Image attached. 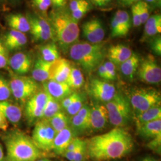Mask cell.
Here are the masks:
<instances>
[{
    "mask_svg": "<svg viewBox=\"0 0 161 161\" xmlns=\"http://www.w3.org/2000/svg\"><path fill=\"white\" fill-rule=\"evenodd\" d=\"M51 1V4L52 6L54 7L58 8H60V3L58 0H50Z\"/></svg>",
    "mask_w": 161,
    "mask_h": 161,
    "instance_id": "cell-52",
    "label": "cell"
},
{
    "mask_svg": "<svg viewBox=\"0 0 161 161\" xmlns=\"http://www.w3.org/2000/svg\"><path fill=\"white\" fill-rule=\"evenodd\" d=\"M112 0H91L92 4L97 7H104L108 5Z\"/></svg>",
    "mask_w": 161,
    "mask_h": 161,
    "instance_id": "cell-50",
    "label": "cell"
},
{
    "mask_svg": "<svg viewBox=\"0 0 161 161\" xmlns=\"http://www.w3.org/2000/svg\"><path fill=\"white\" fill-rule=\"evenodd\" d=\"M6 23L12 30L22 33L29 32L30 25L28 18L20 13H13L6 17Z\"/></svg>",
    "mask_w": 161,
    "mask_h": 161,
    "instance_id": "cell-24",
    "label": "cell"
},
{
    "mask_svg": "<svg viewBox=\"0 0 161 161\" xmlns=\"http://www.w3.org/2000/svg\"><path fill=\"white\" fill-rule=\"evenodd\" d=\"M89 92L96 100L104 104L112 100L116 93L114 84L98 79L90 81Z\"/></svg>",
    "mask_w": 161,
    "mask_h": 161,
    "instance_id": "cell-12",
    "label": "cell"
},
{
    "mask_svg": "<svg viewBox=\"0 0 161 161\" xmlns=\"http://www.w3.org/2000/svg\"><path fill=\"white\" fill-rule=\"evenodd\" d=\"M8 127V122L6 117L0 112V130L6 131Z\"/></svg>",
    "mask_w": 161,
    "mask_h": 161,
    "instance_id": "cell-49",
    "label": "cell"
},
{
    "mask_svg": "<svg viewBox=\"0 0 161 161\" xmlns=\"http://www.w3.org/2000/svg\"><path fill=\"white\" fill-rule=\"evenodd\" d=\"M74 152V161H85L86 153V141L82 140L80 142V144L78 147L73 151Z\"/></svg>",
    "mask_w": 161,
    "mask_h": 161,
    "instance_id": "cell-36",
    "label": "cell"
},
{
    "mask_svg": "<svg viewBox=\"0 0 161 161\" xmlns=\"http://www.w3.org/2000/svg\"><path fill=\"white\" fill-rule=\"evenodd\" d=\"M103 64L106 70L109 80H115L116 78V72L115 64L109 60L104 62Z\"/></svg>",
    "mask_w": 161,
    "mask_h": 161,
    "instance_id": "cell-43",
    "label": "cell"
},
{
    "mask_svg": "<svg viewBox=\"0 0 161 161\" xmlns=\"http://www.w3.org/2000/svg\"><path fill=\"white\" fill-rule=\"evenodd\" d=\"M84 37L92 44H98L103 41L105 31L102 21L97 18L86 22L82 26Z\"/></svg>",
    "mask_w": 161,
    "mask_h": 161,
    "instance_id": "cell-14",
    "label": "cell"
},
{
    "mask_svg": "<svg viewBox=\"0 0 161 161\" xmlns=\"http://www.w3.org/2000/svg\"><path fill=\"white\" fill-rule=\"evenodd\" d=\"M6 161H14V160H11V159H7V160Z\"/></svg>",
    "mask_w": 161,
    "mask_h": 161,
    "instance_id": "cell-58",
    "label": "cell"
},
{
    "mask_svg": "<svg viewBox=\"0 0 161 161\" xmlns=\"http://www.w3.org/2000/svg\"><path fill=\"white\" fill-rule=\"evenodd\" d=\"M0 161H4V152L1 145L0 144Z\"/></svg>",
    "mask_w": 161,
    "mask_h": 161,
    "instance_id": "cell-53",
    "label": "cell"
},
{
    "mask_svg": "<svg viewBox=\"0 0 161 161\" xmlns=\"http://www.w3.org/2000/svg\"><path fill=\"white\" fill-rule=\"evenodd\" d=\"M8 52L3 41L0 40V69L6 68L8 65L9 58Z\"/></svg>",
    "mask_w": 161,
    "mask_h": 161,
    "instance_id": "cell-37",
    "label": "cell"
},
{
    "mask_svg": "<svg viewBox=\"0 0 161 161\" xmlns=\"http://www.w3.org/2000/svg\"><path fill=\"white\" fill-rule=\"evenodd\" d=\"M51 160H50V159H46V158H42V159H38L36 161H50Z\"/></svg>",
    "mask_w": 161,
    "mask_h": 161,
    "instance_id": "cell-56",
    "label": "cell"
},
{
    "mask_svg": "<svg viewBox=\"0 0 161 161\" xmlns=\"http://www.w3.org/2000/svg\"><path fill=\"white\" fill-rule=\"evenodd\" d=\"M90 10L91 6L89 4L86 6H82L74 12L70 13V14L75 21L78 22V21H80L82 17H84Z\"/></svg>",
    "mask_w": 161,
    "mask_h": 161,
    "instance_id": "cell-40",
    "label": "cell"
},
{
    "mask_svg": "<svg viewBox=\"0 0 161 161\" xmlns=\"http://www.w3.org/2000/svg\"><path fill=\"white\" fill-rule=\"evenodd\" d=\"M85 82L84 75L79 69L71 67L69 76L66 83L73 90L80 89L84 86Z\"/></svg>",
    "mask_w": 161,
    "mask_h": 161,
    "instance_id": "cell-30",
    "label": "cell"
},
{
    "mask_svg": "<svg viewBox=\"0 0 161 161\" xmlns=\"http://www.w3.org/2000/svg\"><path fill=\"white\" fill-rule=\"evenodd\" d=\"M104 104L111 124L115 127L124 128L130 124L133 115L132 108L127 97L116 92L113 98Z\"/></svg>",
    "mask_w": 161,
    "mask_h": 161,
    "instance_id": "cell-5",
    "label": "cell"
},
{
    "mask_svg": "<svg viewBox=\"0 0 161 161\" xmlns=\"http://www.w3.org/2000/svg\"><path fill=\"white\" fill-rule=\"evenodd\" d=\"M26 17L29 21V31L34 42H46L53 38L50 23L44 18L31 14H28Z\"/></svg>",
    "mask_w": 161,
    "mask_h": 161,
    "instance_id": "cell-10",
    "label": "cell"
},
{
    "mask_svg": "<svg viewBox=\"0 0 161 161\" xmlns=\"http://www.w3.org/2000/svg\"><path fill=\"white\" fill-rule=\"evenodd\" d=\"M144 1L150 7L155 8L161 6V0H144Z\"/></svg>",
    "mask_w": 161,
    "mask_h": 161,
    "instance_id": "cell-51",
    "label": "cell"
},
{
    "mask_svg": "<svg viewBox=\"0 0 161 161\" xmlns=\"http://www.w3.org/2000/svg\"><path fill=\"white\" fill-rule=\"evenodd\" d=\"M11 96L10 82L3 76L0 75V102L7 101Z\"/></svg>",
    "mask_w": 161,
    "mask_h": 161,
    "instance_id": "cell-35",
    "label": "cell"
},
{
    "mask_svg": "<svg viewBox=\"0 0 161 161\" xmlns=\"http://www.w3.org/2000/svg\"><path fill=\"white\" fill-rule=\"evenodd\" d=\"M50 20L53 36L60 48L64 53L68 52L79 38L80 31L78 22L72 17L70 12L64 8L51 12Z\"/></svg>",
    "mask_w": 161,
    "mask_h": 161,
    "instance_id": "cell-2",
    "label": "cell"
},
{
    "mask_svg": "<svg viewBox=\"0 0 161 161\" xmlns=\"http://www.w3.org/2000/svg\"><path fill=\"white\" fill-rule=\"evenodd\" d=\"M131 49L124 44H116L107 50L106 57L108 60L116 65H120L132 55Z\"/></svg>",
    "mask_w": 161,
    "mask_h": 161,
    "instance_id": "cell-21",
    "label": "cell"
},
{
    "mask_svg": "<svg viewBox=\"0 0 161 161\" xmlns=\"http://www.w3.org/2000/svg\"><path fill=\"white\" fill-rule=\"evenodd\" d=\"M142 161H158L157 160H155V159L151 158H144V159Z\"/></svg>",
    "mask_w": 161,
    "mask_h": 161,
    "instance_id": "cell-55",
    "label": "cell"
},
{
    "mask_svg": "<svg viewBox=\"0 0 161 161\" xmlns=\"http://www.w3.org/2000/svg\"><path fill=\"white\" fill-rule=\"evenodd\" d=\"M71 66L65 58H60L52 62L50 70L48 80L59 82H66L70 73Z\"/></svg>",
    "mask_w": 161,
    "mask_h": 161,
    "instance_id": "cell-17",
    "label": "cell"
},
{
    "mask_svg": "<svg viewBox=\"0 0 161 161\" xmlns=\"http://www.w3.org/2000/svg\"><path fill=\"white\" fill-rule=\"evenodd\" d=\"M69 56L82 68L91 73L102 64L106 57V42L92 44L87 42H77L70 47Z\"/></svg>",
    "mask_w": 161,
    "mask_h": 161,
    "instance_id": "cell-4",
    "label": "cell"
},
{
    "mask_svg": "<svg viewBox=\"0 0 161 161\" xmlns=\"http://www.w3.org/2000/svg\"><path fill=\"white\" fill-rule=\"evenodd\" d=\"M136 126L161 119V106H158L143 112L136 114L134 117Z\"/></svg>",
    "mask_w": 161,
    "mask_h": 161,
    "instance_id": "cell-28",
    "label": "cell"
},
{
    "mask_svg": "<svg viewBox=\"0 0 161 161\" xmlns=\"http://www.w3.org/2000/svg\"><path fill=\"white\" fill-rule=\"evenodd\" d=\"M2 41L8 51H16L25 46L28 39L25 34L11 29L6 32Z\"/></svg>",
    "mask_w": 161,
    "mask_h": 161,
    "instance_id": "cell-20",
    "label": "cell"
},
{
    "mask_svg": "<svg viewBox=\"0 0 161 161\" xmlns=\"http://www.w3.org/2000/svg\"><path fill=\"white\" fill-rule=\"evenodd\" d=\"M61 110L62 107L60 102L52 97L47 94V100L42 118L48 120Z\"/></svg>",
    "mask_w": 161,
    "mask_h": 161,
    "instance_id": "cell-32",
    "label": "cell"
},
{
    "mask_svg": "<svg viewBox=\"0 0 161 161\" xmlns=\"http://www.w3.org/2000/svg\"><path fill=\"white\" fill-rule=\"evenodd\" d=\"M8 2H10V3H16L18 0H7Z\"/></svg>",
    "mask_w": 161,
    "mask_h": 161,
    "instance_id": "cell-57",
    "label": "cell"
},
{
    "mask_svg": "<svg viewBox=\"0 0 161 161\" xmlns=\"http://www.w3.org/2000/svg\"><path fill=\"white\" fill-rule=\"evenodd\" d=\"M131 25L132 20L129 13L125 10H118L111 20L110 36L114 38L125 36Z\"/></svg>",
    "mask_w": 161,
    "mask_h": 161,
    "instance_id": "cell-13",
    "label": "cell"
},
{
    "mask_svg": "<svg viewBox=\"0 0 161 161\" xmlns=\"http://www.w3.org/2000/svg\"><path fill=\"white\" fill-rule=\"evenodd\" d=\"M40 52V58L47 62L52 63L61 58L58 46L55 42H50L42 46Z\"/></svg>",
    "mask_w": 161,
    "mask_h": 161,
    "instance_id": "cell-29",
    "label": "cell"
},
{
    "mask_svg": "<svg viewBox=\"0 0 161 161\" xmlns=\"http://www.w3.org/2000/svg\"><path fill=\"white\" fill-rule=\"evenodd\" d=\"M90 130L97 132L108 125L109 116L104 104L96 103L90 106Z\"/></svg>",
    "mask_w": 161,
    "mask_h": 161,
    "instance_id": "cell-15",
    "label": "cell"
},
{
    "mask_svg": "<svg viewBox=\"0 0 161 161\" xmlns=\"http://www.w3.org/2000/svg\"><path fill=\"white\" fill-rule=\"evenodd\" d=\"M32 4L35 8L43 13H46L52 6L50 0H32Z\"/></svg>",
    "mask_w": 161,
    "mask_h": 161,
    "instance_id": "cell-41",
    "label": "cell"
},
{
    "mask_svg": "<svg viewBox=\"0 0 161 161\" xmlns=\"http://www.w3.org/2000/svg\"><path fill=\"white\" fill-rule=\"evenodd\" d=\"M90 3L86 0H70L69 3V12H74L82 6H86Z\"/></svg>",
    "mask_w": 161,
    "mask_h": 161,
    "instance_id": "cell-45",
    "label": "cell"
},
{
    "mask_svg": "<svg viewBox=\"0 0 161 161\" xmlns=\"http://www.w3.org/2000/svg\"><path fill=\"white\" fill-rule=\"evenodd\" d=\"M75 138V132L67 127L58 132L54 139L53 150L58 155H63L70 142Z\"/></svg>",
    "mask_w": 161,
    "mask_h": 161,
    "instance_id": "cell-19",
    "label": "cell"
},
{
    "mask_svg": "<svg viewBox=\"0 0 161 161\" xmlns=\"http://www.w3.org/2000/svg\"><path fill=\"white\" fill-rule=\"evenodd\" d=\"M140 136L143 138L153 139L161 135V119L145 123L137 127Z\"/></svg>",
    "mask_w": 161,
    "mask_h": 161,
    "instance_id": "cell-26",
    "label": "cell"
},
{
    "mask_svg": "<svg viewBox=\"0 0 161 161\" xmlns=\"http://www.w3.org/2000/svg\"><path fill=\"white\" fill-rule=\"evenodd\" d=\"M148 148L152 150L153 152L160 153L161 147V135L152 139V140L147 144Z\"/></svg>",
    "mask_w": 161,
    "mask_h": 161,
    "instance_id": "cell-44",
    "label": "cell"
},
{
    "mask_svg": "<svg viewBox=\"0 0 161 161\" xmlns=\"http://www.w3.org/2000/svg\"><path fill=\"white\" fill-rule=\"evenodd\" d=\"M47 100V94L44 90H40L25 103V115L29 124L42 118Z\"/></svg>",
    "mask_w": 161,
    "mask_h": 161,
    "instance_id": "cell-9",
    "label": "cell"
},
{
    "mask_svg": "<svg viewBox=\"0 0 161 161\" xmlns=\"http://www.w3.org/2000/svg\"><path fill=\"white\" fill-rule=\"evenodd\" d=\"M144 24V34L142 38L143 41L150 40L161 34V15L160 14L150 16Z\"/></svg>",
    "mask_w": 161,
    "mask_h": 161,
    "instance_id": "cell-23",
    "label": "cell"
},
{
    "mask_svg": "<svg viewBox=\"0 0 161 161\" xmlns=\"http://www.w3.org/2000/svg\"><path fill=\"white\" fill-rule=\"evenodd\" d=\"M77 94H78V92H73L68 97L64 98L62 100H61L60 104H61L62 109H64V110L66 109L71 104V103L74 100Z\"/></svg>",
    "mask_w": 161,
    "mask_h": 161,
    "instance_id": "cell-46",
    "label": "cell"
},
{
    "mask_svg": "<svg viewBox=\"0 0 161 161\" xmlns=\"http://www.w3.org/2000/svg\"><path fill=\"white\" fill-rule=\"evenodd\" d=\"M70 127L75 132V134L77 133H82L90 130V123L76 114L71 116L70 119Z\"/></svg>",
    "mask_w": 161,
    "mask_h": 161,
    "instance_id": "cell-33",
    "label": "cell"
},
{
    "mask_svg": "<svg viewBox=\"0 0 161 161\" xmlns=\"http://www.w3.org/2000/svg\"><path fill=\"white\" fill-rule=\"evenodd\" d=\"M132 13V23L134 27H138L142 25L141 16L139 11L138 3L131 6Z\"/></svg>",
    "mask_w": 161,
    "mask_h": 161,
    "instance_id": "cell-42",
    "label": "cell"
},
{
    "mask_svg": "<svg viewBox=\"0 0 161 161\" xmlns=\"http://www.w3.org/2000/svg\"><path fill=\"white\" fill-rule=\"evenodd\" d=\"M140 63V59L138 54L132 53L130 58L120 64L121 73L130 80H132L137 72Z\"/></svg>",
    "mask_w": 161,
    "mask_h": 161,
    "instance_id": "cell-27",
    "label": "cell"
},
{
    "mask_svg": "<svg viewBox=\"0 0 161 161\" xmlns=\"http://www.w3.org/2000/svg\"><path fill=\"white\" fill-rule=\"evenodd\" d=\"M138 7L141 16L142 25H143L150 17V7L143 1L138 2Z\"/></svg>",
    "mask_w": 161,
    "mask_h": 161,
    "instance_id": "cell-38",
    "label": "cell"
},
{
    "mask_svg": "<svg viewBox=\"0 0 161 161\" xmlns=\"http://www.w3.org/2000/svg\"><path fill=\"white\" fill-rule=\"evenodd\" d=\"M136 114L161 106V93L156 89L137 88L131 91L127 97Z\"/></svg>",
    "mask_w": 161,
    "mask_h": 161,
    "instance_id": "cell-6",
    "label": "cell"
},
{
    "mask_svg": "<svg viewBox=\"0 0 161 161\" xmlns=\"http://www.w3.org/2000/svg\"><path fill=\"white\" fill-rule=\"evenodd\" d=\"M98 74L99 76L105 80H108V75L107 74L106 70L105 69L104 66L103 64H102L98 67Z\"/></svg>",
    "mask_w": 161,
    "mask_h": 161,
    "instance_id": "cell-48",
    "label": "cell"
},
{
    "mask_svg": "<svg viewBox=\"0 0 161 161\" xmlns=\"http://www.w3.org/2000/svg\"><path fill=\"white\" fill-rule=\"evenodd\" d=\"M118 4L124 7H131L132 5L137 3L138 2L142 1V0H116Z\"/></svg>",
    "mask_w": 161,
    "mask_h": 161,
    "instance_id": "cell-47",
    "label": "cell"
},
{
    "mask_svg": "<svg viewBox=\"0 0 161 161\" xmlns=\"http://www.w3.org/2000/svg\"><path fill=\"white\" fill-rule=\"evenodd\" d=\"M150 47L153 52L157 56L161 55V35H156L150 39Z\"/></svg>",
    "mask_w": 161,
    "mask_h": 161,
    "instance_id": "cell-39",
    "label": "cell"
},
{
    "mask_svg": "<svg viewBox=\"0 0 161 161\" xmlns=\"http://www.w3.org/2000/svg\"><path fill=\"white\" fill-rule=\"evenodd\" d=\"M3 140L6 144L7 159L17 161H36L42 153L32 140L23 132L15 130L7 133Z\"/></svg>",
    "mask_w": 161,
    "mask_h": 161,
    "instance_id": "cell-3",
    "label": "cell"
},
{
    "mask_svg": "<svg viewBox=\"0 0 161 161\" xmlns=\"http://www.w3.org/2000/svg\"><path fill=\"white\" fill-rule=\"evenodd\" d=\"M58 1H59L61 8H64V7L67 3V0H58Z\"/></svg>",
    "mask_w": 161,
    "mask_h": 161,
    "instance_id": "cell-54",
    "label": "cell"
},
{
    "mask_svg": "<svg viewBox=\"0 0 161 161\" xmlns=\"http://www.w3.org/2000/svg\"><path fill=\"white\" fill-rule=\"evenodd\" d=\"M9 82L12 96L21 103H25L40 90L38 82L28 76L13 75Z\"/></svg>",
    "mask_w": 161,
    "mask_h": 161,
    "instance_id": "cell-7",
    "label": "cell"
},
{
    "mask_svg": "<svg viewBox=\"0 0 161 161\" xmlns=\"http://www.w3.org/2000/svg\"><path fill=\"white\" fill-rule=\"evenodd\" d=\"M56 134L48 120L41 118L35 123L32 140L40 150L50 152L53 150Z\"/></svg>",
    "mask_w": 161,
    "mask_h": 161,
    "instance_id": "cell-8",
    "label": "cell"
},
{
    "mask_svg": "<svg viewBox=\"0 0 161 161\" xmlns=\"http://www.w3.org/2000/svg\"><path fill=\"white\" fill-rule=\"evenodd\" d=\"M137 74L141 80L147 84H157L161 82V67L151 54L140 63Z\"/></svg>",
    "mask_w": 161,
    "mask_h": 161,
    "instance_id": "cell-11",
    "label": "cell"
},
{
    "mask_svg": "<svg viewBox=\"0 0 161 161\" xmlns=\"http://www.w3.org/2000/svg\"><path fill=\"white\" fill-rule=\"evenodd\" d=\"M48 121L56 134L70 127V119L62 110L49 119Z\"/></svg>",
    "mask_w": 161,
    "mask_h": 161,
    "instance_id": "cell-31",
    "label": "cell"
},
{
    "mask_svg": "<svg viewBox=\"0 0 161 161\" xmlns=\"http://www.w3.org/2000/svg\"><path fill=\"white\" fill-rule=\"evenodd\" d=\"M86 153L94 161H107L121 159L134 148L131 135L124 128L115 127L109 132L86 140Z\"/></svg>",
    "mask_w": 161,
    "mask_h": 161,
    "instance_id": "cell-1",
    "label": "cell"
},
{
    "mask_svg": "<svg viewBox=\"0 0 161 161\" xmlns=\"http://www.w3.org/2000/svg\"><path fill=\"white\" fill-rule=\"evenodd\" d=\"M52 64L43 60L41 58H38L35 61L32 70V78L36 82H44L48 80L49 70Z\"/></svg>",
    "mask_w": 161,
    "mask_h": 161,
    "instance_id": "cell-25",
    "label": "cell"
},
{
    "mask_svg": "<svg viewBox=\"0 0 161 161\" xmlns=\"http://www.w3.org/2000/svg\"></svg>",
    "mask_w": 161,
    "mask_h": 161,
    "instance_id": "cell-59",
    "label": "cell"
},
{
    "mask_svg": "<svg viewBox=\"0 0 161 161\" xmlns=\"http://www.w3.org/2000/svg\"><path fill=\"white\" fill-rule=\"evenodd\" d=\"M8 64L16 75H23L30 71L32 66V60L29 54L19 52L9 59Z\"/></svg>",
    "mask_w": 161,
    "mask_h": 161,
    "instance_id": "cell-16",
    "label": "cell"
},
{
    "mask_svg": "<svg viewBox=\"0 0 161 161\" xmlns=\"http://www.w3.org/2000/svg\"><path fill=\"white\" fill-rule=\"evenodd\" d=\"M43 90L59 102L73 92V90L66 82H59L53 80H47L43 82Z\"/></svg>",
    "mask_w": 161,
    "mask_h": 161,
    "instance_id": "cell-18",
    "label": "cell"
},
{
    "mask_svg": "<svg viewBox=\"0 0 161 161\" xmlns=\"http://www.w3.org/2000/svg\"><path fill=\"white\" fill-rule=\"evenodd\" d=\"M84 102V96L80 93H78L74 100L65 109L66 113L68 115H70L71 116L76 115L79 112L80 108L83 106Z\"/></svg>",
    "mask_w": 161,
    "mask_h": 161,
    "instance_id": "cell-34",
    "label": "cell"
},
{
    "mask_svg": "<svg viewBox=\"0 0 161 161\" xmlns=\"http://www.w3.org/2000/svg\"><path fill=\"white\" fill-rule=\"evenodd\" d=\"M0 112L6 117L7 120L12 124H17L22 116V108L17 104L8 101L0 102Z\"/></svg>",
    "mask_w": 161,
    "mask_h": 161,
    "instance_id": "cell-22",
    "label": "cell"
}]
</instances>
